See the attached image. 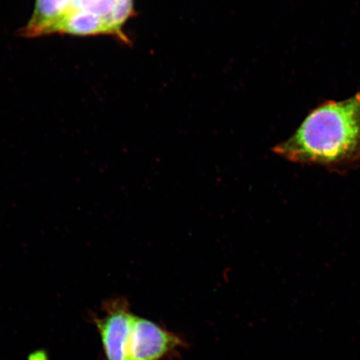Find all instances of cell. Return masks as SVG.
<instances>
[{
    "label": "cell",
    "instance_id": "obj_4",
    "mask_svg": "<svg viewBox=\"0 0 360 360\" xmlns=\"http://www.w3.org/2000/svg\"><path fill=\"white\" fill-rule=\"evenodd\" d=\"M105 315L97 319L96 326L101 336L107 360H127V351L134 315L128 301L115 299L108 301Z\"/></svg>",
    "mask_w": 360,
    "mask_h": 360
},
{
    "label": "cell",
    "instance_id": "obj_1",
    "mask_svg": "<svg viewBox=\"0 0 360 360\" xmlns=\"http://www.w3.org/2000/svg\"><path fill=\"white\" fill-rule=\"evenodd\" d=\"M274 152L292 163L326 167L360 160V93L323 103L306 117L291 137Z\"/></svg>",
    "mask_w": 360,
    "mask_h": 360
},
{
    "label": "cell",
    "instance_id": "obj_5",
    "mask_svg": "<svg viewBox=\"0 0 360 360\" xmlns=\"http://www.w3.org/2000/svg\"><path fill=\"white\" fill-rule=\"evenodd\" d=\"M44 356V354H36L33 355V359L31 360H45V359H41V357Z\"/></svg>",
    "mask_w": 360,
    "mask_h": 360
},
{
    "label": "cell",
    "instance_id": "obj_3",
    "mask_svg": "<svg viewBox=\"0 0 360 360\" xmlns=\"http://www.w3.org/2000/svg\"><path fill=\"white\" fill-rule=\"evenodd\" d=\"M186 347V342L179 335L134 315L127 360H161Z\"/></svg>",
    "mask_w": 360,
    "mask_h": 360
},
{
    "label": "cell",
    "instance_id": "obj_2",
    "mask_svg": "<svg viewBox=\"0 0 360 360\" xmlns=\"http://www.w3.org/2000/svg\"><path fill=\"white\" fill-rule=\"evenodd\" d=\"M132 13L133 0H36L33 15L21 34L27 38L55 34L124 38L123 26Z\"/></svg>",
    "mask_w": 360,
    "mask_h": 360
}]
</instances>
